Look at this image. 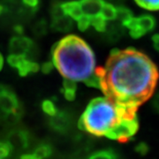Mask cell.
Instances as JSON below:
<instances>
[{
    "instance_id": "obj_1",
    "label": "cell",
    "mask_w": 159,
    "mask_h": 159,
    "mask_svg": "<svg viewBox=\"0 0 159 159\" xmlns=\"http://www.w3.org/2000/svg\"><path fill=\"white\" fill-rule=\"evenodd\" d=\"M104 97L127 108H139L153 95L159 73L157 66L134 49L114 50L103 67H97Z\"/></svg>"
},
{
    "instance_id": "obj_2",
    "label": "cell",
    "mask_w": 159,
    "mask_h": 159,
    "mask_svg": "<svg viewBox=\"0 0 159 159\" xmlns=\"http://www.w3.org/2000/svg\"><path fill=\"white\" fill-rule=\"evenodd\" d=\"M79 127L95 136L125 142L138 130L137 109L121 106L105 97H97L86 107Z\"/></svg>"
},
{
    "instance_id": "obj_3",
    "label": "cell",
    "mask_w": 159,
    "mask_h": 159,
    "mask_svg": "<svg viewBox=\"0 0 159 159\" xmlns=\"http://www.w3.org/2000/svg\"><path fill=\"white\" fill-rule=\"evenodd\" d=\"M52 63L63 77L99 89L94 52L84 40L69 34L52 48Z\"/></svg>"
},
{
    "instance_id": "obj_4",
    "label": "cell",
    "mask_w": 159,
    "mask_h": 159,
    "mask_svg": "<svg viewBox=\"0 0 159 159\" xmlns=\"http://www.w3.org/2000/svg\"><path fill=\"white\" fill-rule=\"evenodd\" d=\"M21 110L17 96L10 88L0 85V121L10 116L18 117Z\"/></svg>"
},
{
    "instance_id": "obj_5",
    "label": "cell",
    "mask_w": 159,
    "mask_h": 159,
    "mask_svg": "<svg viewBox=\"0 0 159 159\" xmlns=\"http://www.w3.org/2000/svg\"><path fill=\"white\" fill-rule=\"evenodd\" d=\"M125 27L129 29L130 34L134 38H139L154 29L155 20L150 15H142L138 18L134 17L125 25Z\"/></svg>"
},
{
    "instance_id": "obj_6",
    "label": "cell",
    "mask_w": 159,
    "mask_h": 159,
    "mask_svg": "<svg viewBox=\"0 0 159 159\" xmlns=\"http://www.w3.org/2000/svg\"><path fill=\"white\" fill-rule=\"evenodd\" d=\"M33 47V41L26 36L18 35L12 37L10 41L9 48L11 53L25 54L28 53Z\"/></svg>"
},
{
    "instance_id": "obj_7",
    "label": "cell",
    "mask_w": 159,
    "mask_h": 159,
    "mask_svg": "<svg viewBox=\"0 0 159 159\" xmlns=\"http://www.w3.org/2000/svg\"><path fill=\"white\" fill-rule=\"evenodd\" d=\"M80 4L81 6V10L83 15L89 18L97 17L101 15L103 1L102 0H80Z\"/></svg>"
},
{
    "instance_id": "obj_8",
    "label": "cell",
    "mask_w": 159,
    "mask_h": 159,
    "mask_svg": "<svg viewBox=\"0 0 159 159\" xmlns=\"http://www.w3.org/2000/svg\"><path fill=\"white\" fill-rule=\"evenodd\" d=\"M62 8L63 11L66 15H67L73 20H78L79 19L83 16L82 10L80 4L78 1H71V2H66L60 5Z\"/></svg>"
},
{
    "instance_id": "obj_9",
    "label": "cell",
    "mask_w": 159,
    "mask_h": 159,
    "mask_svg": "<svg viewBox=\"0 0 159 159\" xmlns=\"http://www.w3.org/2000/svg\"><path fill=\"white\" fill-rule=\"evenodd\" d=\"M72 18L66 15L65 13L57 16H53L51 27L54 30L59 32H66L72 29Z\"/></svg>"
},
{
    "instance_id": "obj_10",
    "label": "cell",
    "mask_w": 159,
    "mask_h": 159,
    "mask_svg": "<svg viewBox=\"0 0 159 159\" xmlns=\"http://www.w3.org/2000/svg\"><path fill=\"white\" fill-rule=\"evenodd\" d=\"M39 68L40 66L37 63L30 61L26 57V56L23 57L21 61L19 63V65L16 67L20 76H21V77L28 76L30 74H34L39 71Z\"/></svg>"
},
{
    "instance_id": "obj_11",
    "label": "cell",
    "mask_w": 159,
    "mask_h": 159,
    "mask_svg": "<svg viewBox=\"0 0 159 159\" xmlns=\"http://www.w3.org/2000/svg\"><path fill=\"white\" fill-rule=\"evenodd\" d=\"M63 91H64V95L67 100H74L75 98V92H76V84L74 81L66 80H64V84H63Z\"/></svg>"
},
{
    "instance_id": "obj_12",
    "label": "cell",
    "mask_w": 159,
    "mask_h": 159,
    "mask_svg": "<svg viewBox=\"0 0 159 159\" xmlns=\"http://www.w3.org/2000/svg\"><path fill=\"white\" fill-rule=\"evenodd\" d=\"M116 15H117V9L113 6L104 3L103 7H102V12H101V16L107 21V20H115L116 19Z\"/></svg>"
},
{
    "instance_id": "obj_13",
    "label": "cell",
    "mask_w": 159,
    "mask_h": 159,
    "mask_svg": "<svg viewBox=\"0 0 159 159\" xmlns=\"http://www.w3.org/2000/svg\"><path fill=\"white\" fill-rule=\"evenodd\" d=\"M134 17H133V15H132V12H131L128 9L124 8V7H120V8H118V9H117L116 19L119 20L123 23L125 26Z\"/></svg>"
},
{
    "instance_id": "obj_14",
    "label": "cell",
    "mask_w": 159,
    "mask_h": 159,
    "mask_svg": "<svg viewBox=\"0 0 159 159\" xmlns=\"http://www.w3.org/2000/svg\"><path fill=\"white\" fill-rule=\"evenodd\" d=\"M135 2L147 10H159V0H135Z\"/></svg>"
},
{
    "instance_id": "obj_15",
    "label": "cell",
    "mask_w": 159,
    "mask_h": 159,
    "mask_svg": "<svg viewBox=\"0 0 159 159\" xmlns=\"http://www.w3.org/2000/svg\"><path fill=\"white\" fill-rule=\"evenodd\" d=\"M42 109L47 115L53 117L57 114V108L55 103L51 100H45L42 103Z\"/></svg>"
},
{
    "instance_id": "obj_16",
    "label": "cell",
    "mask_w": 159,
    "mask_h": 159,
    "mask_svg": "<svg viewBox=\"0 0 159 159\" xmlns=\"http://www.w3.org/2000/svg\"><path fill=\"white\" fill-rule=\"evenodd\" d=\"M90 25L98 31L102 32L106 28V20L101 15H99L97 17L90 18Z\"/></svg>"
},
{
    "instance_id": "obj_17",
    "label": "cell",
    "mask_w": 159,
    "mask_h": 159,
    "mask_svg": "<svg viewBox=\"0 0 159 159\" xmlns=\"http://www.w3.org/2000/svg\"><path fill=\"white\" fill-rule=\"evenodd\" d=\"M40 159H44L48 157L51 154V148L48 145H41L38 146L34 152Z\"/></svg>"
},
{
    "instance_id": "obj_18",
    "label": "cell",
    "mask_w": 159,
    "mask_h": 159,
    "mask_svg": "<svg viewBox=\"0 0 159 159\" xmlns=\"http://www.w3.org/2000/svg\"><path fill=\"white\" fill-rule=\"evenodd\" d=\"M77 23H78V29H79L80 31H85L86 29H88L89 26H91L90 18L87 17L85 15H83L82 17L77 20Z\"/></svg>"
},
{
    "instance_id": "obj_19",
    "label": "cell",
    "mask_w": 159,
    "mask_h": 159,
    "mask_svg": "<svg viewBox=\"0 0 159 159\" xmlns=\"http://www.w3.org/2000/svg\"><path fill=\"white\" fill-rule=\"evenodd\" d=\"M55 66H54V65H53V63H52V61H48V62H45L43 64V66H42V67H41V69H42V72L43 73V74H49L50 73H51V71L53 70V68H54Z\"/></svg>"
},
{
    "instance_id": "obj_20",
    "label": "cell",
    "mask_w": 159,
    "mask_h": 159,
    "mask_svg": "<svg viewBox=\"0 0 159 159\" xmlns=\"http://www.w3.org/2000/svg\"><path fill=\"white\" fill-rule=\"evenodd\" d=\"M23 4L25 6H29L31 9L32 8H37L39 6V0H22Z\"/></svg>"
},
{
    "instance_id": "obj_21",
    "label": "cell",
    "mask_w": 159,
    "mask_h": 159,
    "mask_svg": "<svg viewBox=\"0 0 159 159\" xmlns=\"http://www.w3.org/2000/svg\"><path fill=\"white\" fill-rule=\"evenodd\" d=\"M153 44L155 49L159 52V34H155L153 36Z\"/></svg>"
},
{
    "instance_id": "obj_22",
    "label": "cell",
    "mask_w": 159,
    "mask_h": 159,
    "mask_svg": "<svg viewBox=\"0 0 159 159\" xmlns=\"http://www.w3.org/2000/svg\"><path fill=\"white\" fill-rule=\"evenodd\" d=\"M20 159H40L34 153L33 154H25L22 155Z\"/></svg>"
},
{
    "instance_id": "obj_23",
    "label": "cell",
    "mask_w": 159,
    "mask_h": 159,
    "mask_svg": "<svg viewBox=\"0 0 159 159\" xmlns=\"http://www.w3.org/2000/svg\"><path fill=\"white\" fill-rule=\"evenodd\" d=\"M15 31H16V33H17L19 35H21L23 33L22 27H20V26H17V27L15 28Z\"/></svg>"
},
{
    "instance_id": "obj_24",
    "label": "cell",
    "mask_w": 159,
    "mask_h": 159,
    "mask_svg": "<svg viewBox=\"0 0 159 159\" xmlns=\"http://www.w3.org/2000/svg\"><path fill=\"white\" fill-rule=\"evenodd\" d=\"M3 66H4V57L2 56V54L0 53V71L2 70Z\"/></svg>"
},
{
    "instance_id": "obj_25",
    "label": "cell",
    "mask_w": 159,
    "mask_h": 159,
    "mask_svg": "<svg viewBox=\"0 0 159 159\" xmlns=\"http://www.w3.org/2000/svg\"><path fill=\"white\" fill-rule=\"evenodd\" d=\"M5 11V7L4 6H2V5H0V15L1 14H3V12Z\"/></svg>"
},
{
    "instance_id": "obj_26",
    "label": "cell",
    "mask_w": 159,
    "mask_h": 159,
    "mask_svg": "<svg viewBox=\"0 0 159 159\" xmlns=\"http://www.w3.org/2000/svg\"><path fill=\"white\" fill-rule=\"evenodd\" d=\"M0 159H3V158H2V157H1V156H0Z\"/></svg>"
}]
</instances>
